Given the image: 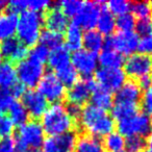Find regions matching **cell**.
<instances>
[{"label": "cell", "instance_id": "cell-1", "mask_svg": "<svg viewBox=\"0 0 152 152\" xmlns=\"http://www.w3.org/2000/svg\"><path fill=\"white\" fill-rule=\"evenodd\" d=\"M77 121L86 134L96 137H106L108 133L114 131L116 126L112 115L106 110L96 107L93 104H87L81 107Z\"/></svg>", "mask_w": 152, "mask_h": 152}, {"label": "cell", "instance_id": "cell-2", "mask_svg": "<svg viewBox=\"0 0 152 152\" xmlns=\"http://www.w3.org/2000/svg\"><path fill=\"white\" fill-rule=\"evenodd\" d=\"M41 125L48 135H58L73 131L76 120L69 114L67 106L63 103H54L48 106L41 117Z\"/></svg>", "mask_w": 152, "mask_h": 152}, {"label": "cell", "instance_id": "cell-3", "mask_svg": "<svg viewBox=\"0 0 152 152\" xmlns=\"http://www.w3.org/2000/svg\"><path fill=\"white\" fill-rule=\"evenodd\" d=\"M44 25V17L41 13L25 11L18 17L17 36L18 40L25 46H34L40 40L42 28Z\"/></svg>", "mask_w": 152, "mask_h": 152}, {"label": "cell", "instance_id": "cell-4", "mask_svg": "<svg viewBox=\"0 0 152 152\" xmlns=\"http://www.w3.org/2000/svg\"><path fill=\"white\" fill-rule=\"evenodd\" d=\"M118 132L124 137H141L145 139L151 133V119L145 113H137L125 120L118 121Z\"/></svg>", "mask_w": 152, "mask_h": 152}, {"label": "cell", "instance_id": "cell-5", "mask_svg": "<svg viewBox=\"0 0 152 152\" xmlns=\"http://www.w3.org/2000/svg\"><path fill=\"white\" fill-rule=\"evenodd\" d=\"M17 78L19 83L24 87L34 88L38 86L40 80L45 74L44 64L38 63L34 59L26 57L19 61L16 66Z\"/></svg>", "mask_w": 152, "mask_h": 152}, {"label": "cell", "instance_id": "cell-6", "mask_svg": "<svg viewBox=\"0 0 152 152\" xmlns=\"http://www.w3.org/2000/svg\"><path fill=\"white\" fill-rule=\"evenodd\" d=\"M124 72L132 80H140L141 78L150 76L152 71V55L135 52L129 55L124 61Z\"/></svg>", "mask_w": 152, "mask_h": 152}, {"label": "cell", "instance_id": "cell-7", "mask_svg": "<svg viewBox=\"0 0 152 152\" xmlns=\"http://www.w3.org/2000/svg\"><path fill=\"white\" fill-rule=\"evenodd\" d=\"M37 91L47 100V102H52L53 104L61 103V100L65 99L67 93L66 87L52 72L44 74L38 83Z\"/></svg>", "mask_w": 152, "mask_h": 152}, {"label": "cell", "instance_id": "cell-8", "mask_svg": "<svg viewBox=\"0 0 152 152\" xmlns=\"http://www.w3.org/2000/svg\"><path fill=\"white\" fill-rule=\"evenodd\" d=\"M45 140V131L37 120H28L19 126L16 141L20 142L26 148H40Z\"/></svg>", "mask_w": 152, "mask_h": 152}, {"label": "cell", "instance_id": "cell-9", "mask_svg": "<svg viewBox=\"0 0 152 152\" xmlns=\"http://www.w3.org/2000/svg\"><path fill=\"white\" fill-rule=\"evenodd\" d=\"M122 68H99L95 72V83L98 87L110 92H117L126 81Z\"/></svg>", "mask_w": 152, "mask_h": 152}, {"label": "cell", "instance_id": "cell-10", "mask_svg": "<svg viewBox=\"0 0 152 152\" xmlns=\"http://www.w3.org/2000/svg\"><path fill=\"white\" fill-rule=\"evenodd\" d=\"M139 42L140 37L137 36L135 31H119L108 37V39L105 41L104 47H108V48L118 51L123 56L124 55L129 56V55L135 53V51L137 50Z\"/></svg>", "mask_w": 152, "mask_h": 152}, {"label": "cell", "instance_id": "cell-11", "mask_svg": "<svg viewBox=\"0 0 152 152\" xmlns=\"http://www.w3.org/2000/svg\"><path fill=\"white\" fill-rule=\"evenodd\" d=\"M71 65L78 75H81L83 78H90L98 69V55L80 48L72 53Z\"/></svg>", "mask_w": 152, "mask_h": 152}, {"label": "cell", "instance_id": "cell-12", "mask_svg": "<svg viewBox=\"0 0 152 152\" xmlns=\"http://www.w3.org/2000/svg\"><path fill=\"white\" fill-rule=\"evenodd\" d=\"M104 3L100 1H86L77 15L73 18V22L81 29H94L97 24L99 14Z\"/></svg>", "mask_w": 152, "mask_h": 152}, {"label": "cell", "instance_id": "cell-13", "mask_svg": "<svg viewBox=\"0 0 152 152\" xmlns=\"http://www.w3.org/2000/svg\"><path fill=\"white\" fill-rule=\"evenodd\" d=\"M97 87L95 80L90 78H83L80 80H77L73 86L69 88V90L66 93L69 103L76 104L81 106L86 104L91 99L92 93L94 92L95 88Z\"/></svg>", "mask_w": 152, "mask_h": 152}, {"label": "cell", "instance_id": "cell-14", "mask_svg": "<svg viewBox=\"0 0 152 152\" xmlns=\"http://www.w3.org/2000/svg\"><path fill=\"white\" fill-rule=\"evenodd\" d=\"M77 134L74 131L58 135H48L43 142V152H73Z\"/></svg>", "mask_w": 152, "mask_h": 152}, {"label": "cell", "instance_id": "cell-15", "mask_svg": "<svg viewBox=\"0 0 152 152\" xmlns=\"http://www.w3.org/2000/svg\"><path fill=\"white\" fill-rule=\"evenodd\" d=\"M22 104L25 106L29 117L34 118V120L41 118L46 110L48 108L47 100L39 93L37 90H27L22 95Z\"/></svg>", "mask_w": 152, "mask_h": 152}, {"label": "cell", "instance_id": "cell-16", "mask_svg": "<svg viewBox=\"0 0 152 152\" xmlns=\"http://www.w3.org/2000/svg\"><path fill=\"white\" fill-rule=\"evenodd\" d=\"M0 55L7 58V61L13 64L19 63L28 55V48L22 44L18 38L12 37L2 40V42L0 43Z\"/></svg>", "mask_w": 152, "mask_h": 152}, {"label": "cell", "instance_id": "cell-17", "mask_svg": "<svg viewBox=\"0 0 152 152\" xmlns=\"http://www.w3.org/2000/svg\"><path fill=\"white\" fill-rule=\"evenodd\" d=\"M143 89L140 87L137 81L126 80L125 83L116 92L115 102H124V103L137 104L141 101Z\"/></svg>", "mask_w": 152, "mask_h": 152}, {"label": "cell", "instance_id": "cell-18", "mask_svg": "<svg viewBox=\"0 0 152 152\" xmlns=\"http://www.w3.org/2000/svg\"><path fill=\"white\" fill-rule=\"evenodd\" d=\"M44 24L46 25L47 29L52 31L61 32L66 30L68 27V18L66 15L58 9V7H49L47 10L44 17Z\"/></svg>", "mask_w": 152, "mask_h": 152}, {"label": "cell", "instance_id": "cell-19", "mask_svg": "<svg viewBox=\"0 0 152 152\" xmlns=\"http://www.w3.org/2000/svg\"><path fill=\"white\" fill-rule=\"evenodd\" d=\"M73 152H106V150L99 137L83 133L77 137Z\"/></svg>", "mask_w": 152, "mask_h": 152}, {"label": "cell", "instance_id": "cell-20", "mask_svg": "<svg viewBox=\"0 0 152 152\" xmlns=\"http://www.w3.org/2000/svg\"><path fill=\"white\" fill-rule=\"evenodd\" d=\"M47 63H48L49 67L51 69L54 70V72L66 67V66L70 65L71 64L70 51L64 45L57 47V48L52 49V50H50V53H49Z\"/></svg>", "mask_w": 152, "mask_h": 152}, {"label": "cell", "instance_id": "cell-21", "mask_svg": "<svg viewBox=\"0 0 152 152\" xmlns=\"http://www.w3.org/2000/svg\"><path fill=\"white\" fill-rule=\"evenodd\" d=\"M18 16L17 14L5 11L0 14V39L5 40L14 37L17 30Z\"/></svg>", "mask_w": 152, "mask_h": 152}, {"label": "cell", "instance_id": "cell-22", "mask_svg": "<svg viewBox=\"0 0 152 152\" xmlns=\"http://www.w3.org/2000/svg\"><path fill=\"white\" fill-rule=\"evenodd\" d=\"M83 29L79 28L74 23L68 25L65 30V37H64V46L69 51H76L81 48L83 46Z\"/></svg>", "mask_w": 152, "mask_h": 152}, {"label": "cell", "instance_id": "cell-23", "mask_svg": "<svg viewBox=\"0 0 152 152\" xmlns=\"http://www.w3.org/2000/svg\"><path fill=\"white\" fill-rule=\"evenodd\" d=\"M83 49L97 54L104 48L105 40L97 29L86 30L83 37Z\"/></svg>", "mask_w": 152, "mask_h": 152}, {"label": "cell", "instance_id": "cell-24", "mask_svg": "<svg viewBox=\"0 0 152 152\" xmlns=\"http://www.w3.org/2000/svg\"><path fill=\"white\" fill-rule=\"evenodd\" d=\"M96 27L102 36H112L116 29V17L108 11L105 4L101 9Z\"/></svg>", "mask_w": 152, "mask_h": 152}, {"label": "cell", "instance_id": "cell-25", "mask_svg": "<svg viewBox=\"0 0 152 152\" xmlns=\"http://www.w3.org/2000/svg\"><path fill=\"white\" fill-rule=\"evenodd\" d=\"M124 56L108 47H104L98 56V63L102 68H121L124 64Z\"/></svg>", "mask_w": 152, "mask_h": 152}, {"label": "cell", "instance_id": "cell-26", "mask_svg": "<svg viewBox=\"0 0 152 152\" xmlns=\"http://www.w3.org/2000/svg\"><path fill=\"white\" fill-rule=\"evenodd\" d=\"M91 101L94 106L100 108V110H103L107 112L108 110L113 107L115 103V99L113 93L107 90H104L100 87H96L94 92L92 93L91 96Z\"/></svg>", "mask_w": 152, "mask_h": 152}, {"label": "cell", "instance_id": "cell-27", "mask_svg": "<svg viewBox=\"0 0 152 152\" xmlns=\"http://www.w3.org/2000/svg\"><path fill=\"white\" fill-rule=\"evenodd\" d=\"M16 67L11 61H3L0 65V88L1 90H9L17 83Z\"/></svg>", "mask_w": 152, "mask_h": 152}, {"label": "cell", "instance_id": "cell-28", "mask_svg": "<svg viewBox=\"0 0 152 152\" xmlns=\"http://www.w3.org/2000/svg\"><path fill=\"white\" fill-rule=\"evenodd\" d=\"M112 110V117L114 120L121 121L139 113V105L131 103H124V102H115Z\"/></svg>", "mask_w": 152, "mask_h": 152}, {"label": "cell", "instance_id": "cell-29", "mask_svg": "<svg viewBox=\"0 0 152 152\" xmlns=\"http://www.w3.org/2000/svg\"><path fill=\"white\" fill-rule=\"evenodd\" d=\"M10 110V118H11L12 122L14 125L17 126H21L24 123H26L29 120V115H28L27 110H26L25 106L22 104V102L15 100L14 103L9 108Z\"/></svg>", "mask_w": 152, "mask_h": 152}, {"label": "cell", "instance_id": "cell-30", "mask_svg": "<svg viewBox=\"0 0 152 152\" xmlns=\"http://www.w3.org/2000/svg\"><path fill=\"white\" fill-rule=\"evenodd\" d=\"M106 152H119L125 148V137L118 131H112L102 141Z\"/></svg>", "mask_w": 152, "mask_h": 152}, {"label": "cell", "instance_id": "cell-31", "mask_svg": "<svg viewBox=\"0 0 152 152\" xmlns=\"http://www.w3.org/2000/svg\"><path fill=\"white\" fill-rule=\"evenodd\" d=\"M39 42L44 45V46H46L49 50H50V49L52 50V49L57 48V47L63 45L64 37L61 32L45 29V30H42V34H41Z\"/></svg>", "mask_w": 152, "mask_h": 152}, {"label": "cell", "instance_id": "cell-32", "mask_svg": "<svg viewBox=\"0 0 152 152\" xmlns=\"http://www.w3.org/2000/svg\"><path fill=\"white\" fill-rule=\"evenodd\" d=\"M54 74L65 87H69V88L78 80V76H79L78 73L76 72V70L74 69V67L71 64L61 68V69L57 70V71H55Z\"/></svg>", "mask_w": 152, "mask_h": 152}, {"label": "cell", "instance_id": "cell-33", "mask_svg": "<svg viewBox=\"0 0 152 152\" xmlns=\"http://www.w3.org/2000/svg\"><path fill=\"white\" fill-rule=\"evenodd\" d=\"M130 11L132 15L139 19L152 18V2L149 1H134L130 2Z\"/></svg>", "mask_w": 152, "mask_h": 152}, {"label": "cell", "instance_id": "cell-34", "mask_svg": "<svg viewBox=\"0 0 152 152\" xmlns=\"http://www.w3.org/2000/svg\"><path fill=\"white\" fill-rule=\"evenodd\" d=\"M135 22H137L135 17L131 13L124 14L116 18V28H118L119 31L122 32L133 31L135 27Z\"/></svg>", "mask_w": 152, "mask_h": 152}, {"label": "cell", "instance_id": "cell-35", "mask_svg": "<svg viewBox=\"0 0 152 152\" xmlns=\"http://www.w3.org/2000/svg\"><path fill=\"white\" fill-rule=\"evenodd\" d=\"M83 1L79 0H63L58 3V9L66 15V17L74 18L83 7Z\"/></svg>", "mask_w": 152, "mask_h": 152}, {"label": "cell", "instance_id": "cell-36", "mask_svg": "<svg viewBox=\"0 0 152 152\" xmlns=\"http://www.w3.org/2000/svg\"><path fill=\"white\" fill-rule=\"evenodd\" d=\"M49 53H50V50L41 43L36 44L34 46L31 47L30 50H28L29 58L41 64H44L45 61H47L49 57Z\"/></svg>", "mask_w": 152, "mask_h": 152}, {"label": "cell", "instance_id": "cell-37", "mask_svg": "<svg viewBox=\"0 0 152 152\" xmlns=\"http://www.w3.org/2000/svg\"><path fill=\"white\" fill-rule=\"evenodd\" d=\"M105 5L114 16L124 15V14L129 13L130 11V2L126 0H110Z\"/></svg>", "mask_w": 152, "mask_h": 152}, {"label": "cell", "instance_id": "cell-38", "mask_svg": "<svg viewBox=\"0 0 152 152\" xmlns=\"http://www.w3.org/2000/svg\"><path fill=\"white\" fill-rule=\"evenodd\" d=\"M147 145L146 139L141 137H130L125 139V147L129 152H142Z\"/></svg>", "mask_w": 152, "mask_h": 152}, {"label": "cell", "instance_id": "cell-39", "mask_svg": "<svg viewBox=\"0 0 152 152\" xmlns=\"http://www.w3.org/2000/svg\"><path fill=\"white\" fill-rule=\"evenodd\" d=\"M14 127L15 125L9 116L4 114L0 115V139L11 137L14 131Z\"/></svg>", "mask_w": 152, "mask_h": 152}, {"label": "cell", "instance_id": "cell-40", "mask_svg": "<svg viewBox=\"0 0 152 152\" xmlns=\"http://www.w3.org/2000/svg\"><path fill=\"white\" fill-rule=\"evenodd\" d=\"M134 29L137 30V36H147V34H152V18H143L139 19L135 22Z\"/></svg>", "mask_w": 152, "mask_h": 152}, {"label": "cell", "instance_id": "cell-41", "mask_svg": "<svg viewBox=\"0 0 152 152\" xmlns=\"http://www.w3.org/2000/svg\"><path fill=\"white\" fill-rule=\"evenodd\" d=\"M52 2L49 0H26V7L27 11L41 13L43 11H47L51 7Z\"/></svg>", "mask_w": 152, "mask_h": 152}, {"label": "cell", "instance_id": "cell-42", "mask_svg": "<svg viewBox=\"0 0 152 152\" xmlns=\"http://www.w3.org/2000/svg\"><path fill=\"white\" fill-rule=\"evenodd\" d=\"M141 104L144 110V113L148 116H152V86L148 89H145V91L142 94Z\"/></svg>", "mask_w": 152, "mask_h": 152}, {"label": "cell", "instance_id": "cell-43", "mask_svg": "<svg viewBox=\"0 0 152 152\" xmlns=\"http://www.w3.org/2000/svg\"><path fill=\"white\" fill-rule=\"evenodd\" d=\"M15 101L9 90H0V115L7 110Z\"/></svg>", "mask_w": 152, "mask_h": 152}, {"label": "cell", "instance_id": "cell-44", "mask_svg": "<svg viewBox=\"0 0 152 152\" xmlns=\"http://www.w3.org/2000/svg\"><path fill=\"white\" fill-rule=\"evenodd\" d=\"M137 50L144 54H152V34L144 36L140 39Z\"/></svg>", "mask_w": 152, "mask_h": 152}, {"label": "cell", "instance_id": "cell-45", "mask_svg": "<svg viewBox=\"0 0 152 152\" xmlns=\"http://www.w3.org/2000/svg\"><path fill=\"white\" fill-rule=\"evenodd\" d=\"M16 146V139L7 137L0 139V152H14Z\"/></svg>", "mask_w": 152, "mask_h": 152}, {"label": "cell", "instance_id": "cell-46", "mask_svg": "<svg viewBox=\"0 0 152 152\" xmlns=\"http://www.w3.org/2000/svg\"><path fill=\"white\" fill-rule=\"evenodd\" d=\"M9 91H10V93L13 95L14 98H18V97H22V95L25 93L26 90L23 85H21V83L17 81L11 89H9Z\"/></svg>", "mask_w": 152, "mask_h": 152}, {"label": "cell", "instance_id": "cell-47", "mask_svg": "<svg viewBox=\"0 0 152 152\" xmlns=\"http://www.w3.org/2000/svg\"><path fill=\"white\" fill-rule=\"evenodd\" d=\"M27 148L24 145H22L20 142L16 141V146H15V151L14 152H27Z\"/></svg>", "mask_w": 152, "mask_h": 152}, {"label": "cell", "instance_id": "cell-48", "mask_svg": "<svg viewBox=\"0 0 152 152\" xmlns=\"http://www.w3.org/2000/svg\"><path fill=\"white\" fill-rule=\"evenodd\" d=\"M148 148H152V120H151V133L149 135V139H148Z\"/></svg>", "mask_w": 152, "mask_h": 152}, {"label": "cell", "instance_id": "cell-49", "mask_svg": "<svg viewBox=\"0 0 152 152\" xmlns=\"http://www.w3.org/2000/svg\"><path fill=\"white\" fill-rule=\"evenodd\" d=\"M7 7V2L4 0H0V10H3L4 7Z\"/></svg>", "mask_w": 152, "mask_h": 152}, {"label": "cell", "instance_id": "cell-50", "mask_svg": "<svg viewBox=\"0 0 152 152\" xmlns=\"http://www.w3.org/2000/svg\"><path fill=\"white\" fill-rule=\"evenodd\" d=\"M27 152H43L40 148H34V149H28Z\"/></svg>", "mask_w": 152, "mask_h": 152}, {"label": "cell", "instance_id": "cell-51", "mask_svg": "<svg viewBox=\"0 0 152 152\" xmlns=\"http://www.w3.org/2000/svg\"><path fill=\"white\" fill-rule=\"evenodd\" d=\"M119 152H129V151H127L126 149H124V150H122V151H119Z\"/></svg>", "mask_w": 152, "mask_h": 152}, {"label": "cell", "instance_id": "cell-52", "mask_svg": "<svg viewBox=\"0 0 152 152\" xmlns=\"http://www.w3.org/2000/svg\"><path fill=\"white\" fill-rule=\"evenodd\" d=\"M150 78H151V81H152V71H151V76H150Z\"/></svg>", "mask_w": 152, "mask_h": 152}, {"label": "cell", "instance_id": "cell-53", "mask_svg": "<svg viewBox=\"0 0 152 152\" xmlns=\"http://www.w3.org/2000/svg\"><path fill=\"white\" fill-rule=\"evenodd\" d=\"M0 65H1V55H0Z\"/></svg>", "mask_w": 152, "mask_h": 152}]
</instances>
